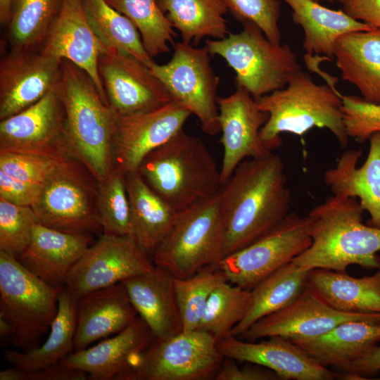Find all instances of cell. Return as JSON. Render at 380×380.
<instances>
[{"instance_id": "10", "label": "cell", "mask_w": 380, "mask_h": 380, "mask_svg": "<svg viewBox=\"0 0 380 380\" xmlns=\"http://www.w3.org/2000/svg\"><path fill=\"white\" fill-rule=\"evenodd\" d=\"M205 46L197 48L183 42L174 44L171 59L153 62L151 72L163 84L172 101L195 115L209 135L220 132L217 91L219 78L210 65Z\"/></svg>"}, {"instance_id": "11", "label": "cell", "mask_w": 380, "mask_h": 380, "mask_svg": "<svg viewBox=\"0 0 380 380\" xmlns=\"http://www.w3.org/2000/svg\"><path fill=\"white\" fill-rule=\"evenodd\" d=\"M224 357L217 341L198 329L155 338L136 361L129 380H208L215 378Z\"/></svg>"}, {"instance_id": "50", "label": "cell", "mask_w": 380, "mask_h": 380, "mask_svg": "<svg viewBox=\"0 0 380 380\" xmlns=\"http://www.w3.org/2000/svg\"><path fill=\"white\" fill-rule=\"evenodd\" d=\"M12 0H0V22L8 25L11 19Z\"/></svg>"}, {"instance_id": "44", "label": "cell", "mask_w": 380, "mask_h": 380, "mask_svg": "<svg viewBox=\"0 0 380 380\" xmlns=\"http://www.w3.org/2000/svg\"><path fill=\"white\" fill-rule=\"evenodd\" d=\"M342 111L348 137L359 143L380 132V104H374L357 96L342 95Z\"/></svg>"}, {"instance_id": "27", "label": "cell", "mask_w": 380, "mask_h": 380, "mask_svg": "<svg viewBox=\"0 0 380 380\" xmlns=\"http://www.w3.org/2000/svg\"><path fill=\"white\" fill-rule=\"evenodd\" d=\"M290 341L322 366L340 369L380 343V322L348 321L321 335Z\"/></svg>"}, {"instance_id": "23", "label": "cell", "mask_w": 380, "mask_h": 380, "mask_svg": "<svg viewBox=\"0 0 380 380\" xmlns=\"http://www.w3.org/2000/svg\"><path fill=\"white\" fill-rule=\"evenodd\" d=\"M92 240L90 234L63 232L37 222L30 243L15 257L45 283L63 286Z\"/></svg>"}, {"instance_id": "42", "label": "cell", "mask_w": 380, "mask_h": 380, "mask_svg": "<svg viewBox=\"0 0 380 380\" xmlns=\"http://www.w3.org/2000/svg\"><path fill=\"white\" fill-rule=\"evenodd\" d=\"M234 17L242 24L259 27L266 37L281 44L279 28L280 4L277 0H221Z\"/></svg>"}, {"instance_id": "17", "label": "cell", "mask_w": 380, "mask_h": 380, "mask_svg": "<svg viewBox=\"0 0 380 380\" xmlns=\"http://www.w3.org/2000/svg\"><path fill=\"white\" fill-rule=\"evenodd\" d=\"M62 60L40 50L11 49L0 63V119L13 115L56 87Z\"/></svg>"}, {"instance_id": "46", "label": "cell", "mask_w": 380, "mask_h": 380, "mask_svg": "<svg viewBox=\"0 0 380 380\" xmlns=\"http://www.w3.org/2000/svg\"><path fill=\"white\" fill-rule=\"evenodd\" d=\"M240 368L234 360L224 357L217 372L216 380H280L272 370L253 363Z\"/></svg>"}, {"instance_id": "4", "label": "cell", "mask_w": 380, "mask_h": 380, "mask_svg": "<svg viewBox=\"0 0 380 380\" xmlns=\"http://www.w3.org/2000/svg\"><path fill=\"white\" fill-rule=\"evenodd\" d=\"M137 171L177 212L215 194L222 185L204 142L184 129L149 153Z\"/></svg>"}, {"instance_id": "25", "label": "cell", "mask_w": 380, "mask_h": 380, "mask_svg": "<svg viewBox=\"0 0 380 380\" xmlns=\"http://www.w3.org/2000/svg\"><path fill=\"white\" fill-rule=\"evenodd\" d=\"M137 315L123 282L84 296L77 303L74 352L120 333L137 319Z\"/></svg>"}, {"instance_id": "6", "label": "cell", "mask_w": 380, "mask_h": 380, "mask_svg": "<svg viewBox=\"0 0 380 380\" xmlns=\"http://www.w3.org/2000/svg\"><path fill=\"white\" fill-rule=\"evenodd\" d=\"M224 232L218 191L178 212L170 231L153 251L152 260L175 278L188 277L217 265Z\"/></svg>"}, {"instance_id": "13", "label": "cell", "mask_w": 380, "mask_h": 380, "mask_svg": "<svg viewBox=\"0 0 380 380\" xmlns=\"http://www.w3.org/2000/svg\"><path fill=\"white\" fill-rule=\"evenodd\" d=\"M155 267L132 235L103 234L70 270L65 282L78 301L84 296L146 273Z\"/></svg>"}, {"instance_id": "33", "label": "cell", "mask_w": 380, "mask_h": 380, "mask_svg": "<svg viewBox=\"0 0 380 380\" xmlns=\"http://www.w3.org/2000/svg\"><path fill=\"white\" fill-rule=\"evenodd\" d=\"M309 270L293 262L277 269L251 289V303L244 318L231 335L239 337L260 319L296 300L308 286Z\"/></svg>"}, {"instance_id": "7", "label": "cell", "mask_w": 380, "mask_h": 380, "mask_svg": "<svg viewBox=\"0 0 380 380\" xmlns=\"http://www.w3.org/2000/svg\"><path fill=\"white\" fill-rule=\"evenodd\" d=\"M205 46L210 55L225 60L235 72L236 85L257 101L284 89L301 70L297 55L289 45L271 42L251 23L243 24L239 33H229L221 39H206Z\"/></svg>"}, {"instance_id": "30", "label": "cell", "mask_w": 380, "mask_h": 380, "mask_svg": "<svg viewBox=\"0 0 380 380\" xmlns=\"http://www.w3.org/2000/svg\"><path fill=\"white\" fill-rule=\"evenodd\" d=\"M308 287L335 310L358 314H380V269L360 278L346 272L312 269Z\"/></svg>"}, {"instance_id": "12", "label": "cell", "mask_w": 380, "mask_h": 380, "mask_svg": "<svg viewBox=\"0 0 380 380\" xmlns=\"http://www.w3.org/2000/svg\"><path fill=\"white\" fill-rule=\"evenodd\" d=\"M310 220L289 213L277 225L217 264L227 280L251 290L269 274L291 262L312 243Z\"/></svg>"}, {"instance_id": "37", "label": "cell", "mask_w": 380, "mask_h": 380, "mask_svg": "<svg viewBox=\"0 0 380 380\" xmlns=\"http://www.w3.org/2000/svg\"><path fill=\"white\" fill-rule=\"evenodd\" d=\"M106 1L134 24L145 50L151 58L170 52L169 44H175L176 33L161 10L159 0Z\"/></svg>"}, {"instance_id": "34", "label": "cell", "mask_w": 380, "mask_h": 380, "mask_svg": "<svg viewBox=\"0 0 380 380\" xmlns=\"http://www.w3.org/2000/svg\"><path fill=\"white\" fill-rule=\"evenodd\" d=\"M159 6L182 42L197 44L205 37L225 38L229 33L224 15L228 11L221 0H159Z\"/></svg>"}, {"instance_id": "51", "label": "cell", "mask_w": 380, "mask_h": 380, "mask_svg": "<svg viewBox=\"0 0 380 380\" xmlns=\"http://www.w3.org/2000/svg\"><path fill=\"white\" fill-rule=\"evenodd\" d=\"M14 335L13 326L6 319L0 317V337L1 339L10 338L12 341Z\"/></svg>"}, {"instance_id": "20", "label": "cell", "mask_w": 380, "mask_h": 380, "mask_svg": "<svg viewBox=\"0 0 380 380\" xmlns=\"http://www.w3.org/2000/svg\"><path fill=\"white\" fill-rule=\"evenodd\" d=\"M104 49L89 23L83 0H61L39 50L58 59L68 60L85 71L108 104L98 70L99 58Z\"/></svg>"}, {"instance_id": "49", "label": "cell", "mask_w": 380, "mask_h": 380, "mask_svg": "<svg viewBox=\"0 0 380 380\" xmlns=\"http://www.w3.org/2000/svg\"><path fill=\"white\" fill-rule=\"evenodd\" d=\"M343 7L353 18L380 29V0H349Z\"/></svg>"}, {"instance_id": "19", "label": "cell", "mask_w": 380, "mask_h": 380, "mask_svg": "<svg viewBox=\"0 0 380 380\" xmlns=\"http://www.w3.org/2000/svg\"><path fill=\"white\" fill-rule=\"evenodd\" d=\"M353 320L380 322V314L348 313L335 310L308 286L291 304L260 319L239 338L246 341L274 336L289 340L306 338Z\"/></svg>"}, {"instance_id": "9", "label": "cell", "mask_w": 380, "mask_h": 380, "mask_svg": "<svg viewBox=\"0 0 380 380\" xmlns=\"http://www.w3.org/2000/svg\"><path fill=\"white\" fill-rule=\"evenodd\" d=\"M99 183L77 160H63L43 184L32 206L39 223L67 233L90 234L102 229L97 198Z\"/></svg>"}, {"instance_id": "21", "label": "cell", "mask_w": 380, "mask_h": 380, "mask_svg": "<svg viewBox=\"0 0 380 380\" xmlns=\"http://www.w3.org/2000/svg\"><path fill=\"white\" fill-rule=\"evenodd\" d=\"M268 338L255 342L229 335L217 342V348L224 357L265 367L282 380H333L341 377V374L322 366L290 340L278 336Z\"/></svg>"}, {"instance_id": "14", "label": "cell", "mask_w": 380, "mask_h": 380, "mask_svg": "<svg viewBox=\"0 0 380 380\" xmlns=\"http://www.w3.org/2000/svg\"><path fill=\"white\" fill-rule=\"evenodd\" d=\"M0 152L74 158L65 135V113L56 87L26 109L0 122Z\"/></svg>"}, {"instance_id": "52", "label": "cell", "mask_w": 380, "mask_h": 380, "mask_svg": "<svg viewBox=\"0 0 380 380\" xmlns=\"http://www.w3.org/2000/svg\"><path fill=\"white\" fill-rule=\"evenodd\" d=\"M334 1H337L338 2H339V3H341V4H342L343 5L346 2H347L349 0H334Z\"/></svg>"}, {"instance_id": "18", "label": "cell", "mask_w": 380, "mask_h": 380, "mask_svg": "<svg viewBox=\"0 0 380 380\" xmlns=\"http://www.w3.org/2000/svg\"><path fill=\"white\" fill-rule=\"evenodd\" d=\"M217 106L224 150L220 168L223 184L246 158H262L273 153L260 137L268 114L259 108L257 100L245 89L236 86L231 95L217 98Z\"/></svg>"}, {"instance_id": "40", "label": "cell", "mask_w": 380, "mask_h": 380, "mask_svg": "<svg viewBox=\"0 0 380 380\" xmlns=\"http://www.w3.org/2000/svg\"><path fill=\"white\" fill-rule=\"evenodd\" d=\"M99 183L97 210L103 233L130 235L131 210L125 175L115 169Z\"/></svg>"}, {"instance_id": "39", "label": "cell", "mask_w": 380, "mask_h": 380, "mask_svg": "<svg viewBox=\"0 0 380 380\" xmlns=\"http://www.w3.org/2000/svg\"><path fill=\"white\" fill-rule=\"evenodd\" d=\"M224 280L217 265L207 266L188 277H174L183 331L197 329L212 292Z\"/></svg>"}, {"instance_id": "3", "label": "cell", "mask_w": 380, "mask_h": 380, "mask_svg": "<svg viewBox=\"0 0 380 380\" xmlns=\"http://www.w3.org/2000/svg\"><path fill=\"white\" fill-rule=\"evenodd\" d=\"M56 90L64 108L70 154L101 182L115 169L112 144L115 113L88 74L68 60H62Z\"/></svg>"}, {"instance_id": "32", "label": "cell", "mask_w": 380, "mask_h": 380, "mask_svg": "<svg viewBox=\"0 0 380 380\" xmlns=\"http://www.w3.org/2000/svg\"><path fill=\"white\" fill-rule=\"evenodd\" d=\"M77 303V300L63 286L48 338L41 346L27 351L6 350L5 360L13 366L32 371L55 365L66 357L73 349Z\"/></svg>"}, {"instance_id": "35", "label": "cell", "mask_w": 380, "mask_h": 380, "mask_svg": "<svg viewBox=\"0 0 380 380\" xmlns=\"http://www.w3.org/2000/svg\"><path fill=\"white\" fill-rule=\"evenodd\" d=\"M89 23L101 44L131 55L148 68L154 62L134 24L106 0H83Z\"/></svg>"}, {"instance_id": "47", "label": "cell", "mask_w": 380, "mask_h": 380, "mask_svg": "<svg viewBox=\"0 0 380 380\" xmlns=\"http://www.w3.org/2000/svg\"><path fill=\"white\" fill-rule=\"evenodd\" d=\"M343 379H366L380 374V343L367 355L340 369Z\"/></svg>"}, {"instance_id": "36", "label": "cell", "mask_w": 380, "mask_h": 380, "mask_svg": "<svg viewBox=\"0 0 380 380\" xmlns=\"http://www.w3.org/2000/svg\"><path fill=\"white\" fill-rule=\"evenodd\" d=\"M61 0H12L8 38L11 49L41 48Z\"/></svg>"}, {"instance_id": "26", "label": "cell", "mask_w": 380, "mask_h": 380, "mask_svg": "<svg viewBox=\"0 0 380 380\" xmlns=\"http://www.w3.org/2000/svg\"><path fill=\"white\" fill-rule=\"evenodd\" d=\"M122 282L137 314L156 338L165 339L183 331L174 277L168 271L155 265Z\"/></svg>"}, {"instance_id": "16", "label": "cell", "mask_w": 380, "mask_h": 380, "mask_svg": "<svg viewBox=\"0 0 380 380\" xmlns=\"http://www.w3.org/2000/svg\"><path fill=\"white\" fill-rule=\"evenodd\" d=\"M108 106L119 115L156 108L172 101L149 68L131 55L106 48L98 61Z\"/></svg>"}, {"instance_id": "28", "label": "cell", "mask_w": 380, "mask_h": 380, "mask_svg": "<svg viewBox=\"0 0 380 380\" xmlns=\"http://www.w3.org/2000/svg\"><path fill=\"white\" fill-rule=\"evenodd\" d=\"M334 58L342 79L353 84L365 101L380 104V29L341 36Z\"/></svg>"}, {"instance_id": "41", "label": "cell", "mask_w": 380, "mask_h": 380, "mask_svg": "<svg viewBox=\"0 0 380 380\" xmlns=\"http://www.w3.org/2000/svg\"><path fill=\"white\" fill-rule=\"evenodd\" d=\"M38 222L31 206L19 205L0 198V251L15 256L30 243Z\"/></svg>"}, {"instance_id": "1", "label": "cell", "mask_w": 380, "mask_h": 380, "mask_svg": "<svg viewBox=\"0 0 380 380\" xmlns=\"http://www.w3.org/2000/svg\"><path fill=\"white\" fill-rule=\"evenodd\" d=\"M219 194L225 232L222 259L258 240L290 213L284 165L274 153L243 160Z\"/></svg>"}, {"instance_id": "48", "label": "cell", "mask_w": 380, "mask_h": 380, "mask_svg": "<svg viewBox=\"0 0 380 380\" xmlns=\"http://www.w3.org/2000/svg\"><path fill=\"white\" fill-rule=\"evenodd\" d=\"M23 370L22 380H86V372L68 366L63 360L49 367L32 371Z\"/></svg>"}, {"instance_id": "24", "label": "cell", "mask_w": 380, "mask_h": 380, "mask_svg": "<svg viewBox=\"0 0 380 380\" xmlns=\"http://www.w3.org/2000/svg\"><path fill=\"white\" fill-rule=\"evenodd\" d=\"M369 140L368 155L361 167L357 165L362 151L348 149L324 172V180L333 196L357 198L370 216L367 224L380 229V132Z\"/></svg>"}, {"instance_id": "5", "label": "cell", "mask_w": 380, "mask_h": 380, "mask_svg": "<svg viewBox=\"0 0 380 380\" xmlns=\"http://www.w3.org/2000/svg\"><path fill=\"white\" fill-rule=\"evenodd\" d=\"M257 102L259 108L268 114L260 137L271 151L281 146V134L303 136L314 127L329 129L341 148L348 146L341 94L334 87L316 84L302 70L284 89L266 94Z\"/></svg>"}, {"instance_id": "31", "label": "cell", "mask_w": 380, "mask_h": 380, "mask_svg": "<svg viewBox=\"0 0 380 380\" xmlns=\"http://www.w3.org/2000/svg\"><path fill=\"white\" fill-rule=\"evenodd\" d=\"M131 234L151 255L170 231L178 212L156 193L137 171L125 175Z\"/></svg>"}, {"instance_id": "22", "label": "cell", "mask_w": 380, "mask_h": 380, "mask_svg": "<svg viewBox=\"0 0 380 380\" xmlns=\"http://www.w3.org/2000/svg\"><path fill=\"white\" fill-rule=\"evenodd\" d=\"M156 338L143 319H137L115 336L90 348L71 353L68 366L86 372L91 380H129L139 355Z\"/></svg>"}, {"instance_id": "29", "label": "cell", "mask_w": 380, "mask_h": 380, "mask_svg": "<svg viewBox=\"0 0 380 380\" xmlns=\"http://www.w3.org/2000/svg\"><path fill=\"white\" fill-rule=\"evenodd\" d=\"M291 8L295 24L304 32L303 47L308 56H320L331 61L337 39L356 31L377 28L356 20L343 10H333L315 0H284Z\"/></svg>"}, {"instance_id": "53", "label": "cell", "mask_w": 380, "mask_h": 380, "mask_svg": "<svg viewBox=\"0 0 380 380\" xmlns=\"http://www.w3.org/2000/svg\"><path fill=\"white\" fill-rule=\"evenodd\" d=\"M315 1H318L319 0H315ZM322 1H327L330 3H333L334 1V0H322Z\"/></svg>"}, {"instance_id": "38", "label": "cell", "mask_w": 380, "mask_h": 380, "mask_svg": "<svg viewBox=\"0 0 380 380\" xmlns=\"http://www.w3.org/2000/svg\"><path fill=\"white\" fill-rule=\"evenodd\" d=\"M251 303V290L224 280L212 292L197 329L210 333L218 342L231 335Z\"/></svg>"}, {"instance_id": "8", "label": "cell", "mask_w": 380, "mask_h": 380, "mask_svg": "<svg viewBox=\"0 0 380 380\" xmlns=\"http://www.w3.org/2000/svg\"><path fill=\"white\" fill-rule=\"evenodd\" d=\"M63 286H52L0 251V317L14 328L13 344L27 351L39 346L58 310Z\"/></svg>"}, {"instance_id": "43", "label": "cell", "mask_w": 380, "mask_h": 380, "mask_svg": "<svg viewBox=\"0 0 380 380\" xmlns=\"http://www.w3.org/2000/svg\"><path fill=\"white\" fill-rule=\"evenodd\" d=\"M64 160L28 153L0 152V171L21 182L43 184Z\"/></svg>"}, {"instance_id": "15", "label": "cell", "mask_w": 380, "mask_h": 380, "mask_svg": "<svg viewBox=\"0 0 380 380\" xmlns=\"http://www.w3.org/2000/svg\"><path fill=\"white\" fill-rule=\"evenodd\" d=\"M191 113L173 101L151 110L115 113L113 158L116 170L137 171L144 158L184 129Z\"/></svg>"}, {"instance_id": "45", "label": "cell", "mask_w": 380, "mask_h": 380, "mask_svg": "<svg viewBox=\"0 0 380 380\" xmlns=\"http://www.w3.org/2000/svg\"><path fill=\"white\" fill-rule=\"evenodd\" d=\"M42 186L15 179L0 171V198L10 203L32 207L39 198Z\"/></svg>"}, {"instance_id": "2", "label": "cell", "mask_w": 380, "mask_h": 380, "mask_svg": "<svg viewBox=\"0 0 380 380\" xmlns=\"http://www.w3.org/2000/svg\"><path fill=\"white\" fill-rule=\"evenodd\" d=\"M364 211L357 198L335 196L314 207L308 215L312 243L292 262L307 270L380 269V229L362 222Z\"/></svg>"}]
</instances>
